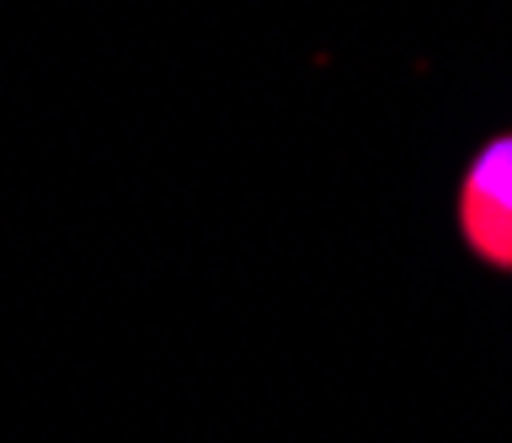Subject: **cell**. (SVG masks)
Returning <instances> with one entry per match:
<instances>
[{
	"instance_id": "obj_1",
	"label": "cell",
	"mask_w": 512,
	"mask_h": 443,
	"mask_svg": "<svg viewBox=\"0 0 512 443\" xmlns=\"http://www.w3.org/2000/svg\"><path fill=\"white\" fill-rule=\"evenodd\" d=\"M454 230L475 267L512 278V129L480 139L454 187Z\"/></svg>"
}]
</instances>
